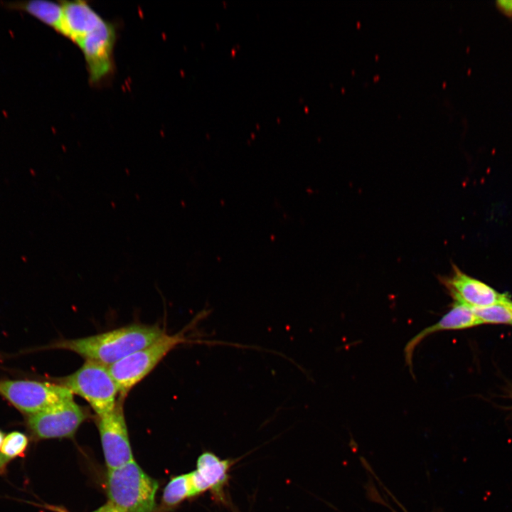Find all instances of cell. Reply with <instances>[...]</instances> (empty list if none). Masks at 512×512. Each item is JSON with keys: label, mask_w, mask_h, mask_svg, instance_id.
<instances>
[{"label": "cell", "mask_w": 512, "mask_h": 512, "mask_svg": "<svg viewBox=\"0 0 512 512\" xmlns=\"http://www.w3.org/2000/svg\"><path fill=\"white\" fill-rule=\"evenodd\" d=\"M93 512H123V511L120 508L117 507L115 505L112 503L111 502H109Z\"/></svg>", "instance_id": "18"}, {"label": "cell", "mask_w": 512, "mask_h": 512, "mask_svg": "<svg viewBox=\"0 0 512 512\" xmlns=\"http://www.w3.org/2000/svg\"><path fill=\"white\" fill-rule=\"evenodd\" d=\"M496 6L506 16L512 18V0H498Z\"/></svg>", "instance_id": "17"}, {"label": "cell", "mask_w": 512, "mask_h": 512, "mask_svg": "<svg viewBox=\"0 0 512 512\" xmlns=\"http://www.w3.org/2000/svg\"><path fill=\"white\" fill-rule=\"evenodd\" d=\"M87 417V410L73 398L26 417L25 426L35 441L69 438Z\"/></svg>", "instance_id": "6"}, {"label": "cell", "mask_w": 512, "mask_h": 512, "mask_svg": "<svg viewBox=\"0 0 512 512\" xmlns=\"http://www.w3.org/2000/svg\"><path fill=\"white\" fill-rule=\"evenodd\" d=\"M472 309L480 324H512V301L509 298L491 305Z\"/></svg>", "instance_id": "15"}, {"label": "cell", "mask_w": 512, "mask_h": 512, "mask_svg": "<svg viewBox=\"0 0 512 512\" xmlns=\"http://www.w3.org/2000/svg\"><path fill=\"white\" fill-rule=\"evenodd\" d=\"M480 323L472 308L459 303L454 302L452 308L437 323L430 326L412 337L404 348L405 360L412 370V356L416 346L429 335L447 330H461L471 328Z\"/></svg>", "instance_id": "11"}, {"label": "cell", "mask_w": 512, "mask_h": 512, "mask_svg": "<svg viewBox=\"0 0 512 512\" xmlns=\"http://www.w3.org/2000/svg\"><path fill=\"white\" fill-rule=\"evenodd\" d=\"M61 2L63 16L60 34L78 45L103 18L85 1Z\"/></svg>", "instance_id": "12"}, {"label": "cell", "mask_w": 512, "mask_h": 512, "mask_svg": "<svg viewBox=\"0 0 512 512\" xmlns=\"http://www.w3.org/2000/svg\"><path fill=\"white\" fill-rule=\"evenodd\" d=\"M165 331L159 325L132 324L82 338L63 339L45 347L74 352L110 366L149 345Z\"/></svg>", "instance_id": "1"}, {"label": "cell", "mask_w": 512, "mask_h": 512, "mask_svg": "<svg viewBox=\"0 0 512 512\" xmlns=\"http://www.w3.org/2000/svg\"><path fill=\"white\" fill-rule=\"evenodd\" d=\"M60 384L87 401L97 417L115 407L118 387L109 368L95 361L85 360L73 373L63 378Z\"/></svg>", "instance_id": "4"}, {"label": "cell", "mask_w": 512, "mask_h": 512, "mask_svg": "<svg viewBox=\"0 0 512 512\" xmlns=\"http://www.w3.org/2000/svg\"><path fill=\"white\" fill-rule=\"evenodd\" d=\"M122 400H118L112 412L97 417V427L108 469L118 468L134 460Z\"/></svg>", "instance_id": "7"}, {"label": "cell", "mask_w": 512, "mask_h": 512, "mask_svg": "<svg viewBox=\"0 0 512 512\" xmlns=\"http://www.w3.org/2000/svg\"><path fill=\"white\" fill-rule=\"evenodd\" d=\"M9 9L21 11L37 18L60 33L63 8L62 2L34 0L28 1L10 2L5 4Z\"/></svg>", "instance_id": "13"}, {"label": "cell", "mask_w": 512, "mask_h": 512, "mask_svg": "<svg viewBox=\"0 0 512 512\" xmlns=\"http://www.w3.org/2000/svg\"><path fill=\"white\" fill-rule=\"evenodd\" d=\"M114 42V28L102 19L77 45L84 55L92 82L101 81L112 70Z\"/></svg>", "instance_id": "8"}, {"label": "cell", "mask_w": 512, "mask_h": 512, "mask_svg": "<svg viewBox=\"0 0 512 512\" xmlns=\"http://www.w3.org/2000/svg\"><path fill=\"white\" fill-rule=\"evenodd\" d=\"M190 325L181 331L169 335L166 332L149 345L108 366L124 400L130 390L143 380L159 363L177 346L195 343L186 337Z\"/></svg>", "instance_id": "3"}, {"label": "cell", "mask_w": 512, "mask_h": 512, "mask_svg": "<svg viewBox=\"0 0 512 512\" xmlns=\"http://www.w3.org/2000/svg\"><path fill=\"white\" fill-rule=\"evenodd\" d=\"M440 281L455 302L471 308L491 305L508 298L457 267H454L452 274L440 278Z\"/></svg>", "instance_id": "10"}, {"label": "cell", "mask_w": 512, "mask_h": 512, "mask_svg": "<svg viewBox=\"0 0 512 512\" xmlns=\"http://www.w3.org/2000/svg\"></svg>", "instance_id": "21"}, {"label": "cell", "mask_w": 512, "mask_h": 512, "mask_svg": "<svg viewBox=\"0 0 512 512\" xmlns=\"http://www.w3.org/2000/svg\"><path fill=\"white\" fill-rule=\"evenodd\" d=\"M234 462L222 459L211 452H203L198 458L196 469L188 474L191 496L210 491L215 501L225 502L224 489Z\"/></svg>", "instance_id": "9"}, {"label": "cell", "mask_w": 512, "mask_h": 512, "mask_svg": "<svg viewBox=\"0 0 512 512\" xmlns=\"http://www.w3.org/2000/svg\"><path fill=\"white\" fill-rule=\"evenodd\" d=\"M158 482L133 460L108 469L107 491L110 502L123 512H153Z\"/></svg>", "instance_id": "2"}, {"label": "cell", "mask_w": 512, "mask_h": 512, "mask_svg": "<svg viewBox=\"0 0 512 512\" xmlns=\"http://www.w3.org/2000/svg\"><path fill=\"white\" fill-rule=\"evenodd\" d=\"M191 496L188 474H184L172 478L166 486L162 501L166 506L173 507Z\"/></svg>", "instance_id": "16"}, {"label": "cell", "mask_w": 512, "mask_h": 512, "mask_svg": "<svg viewBox=\"0 0 512 512\" xmlns=\"http://www.w3.org/2000/svg\"><path fill=\"white\" fill-rule=\"evenodd\" d=\"M0 396L25 417L73 398V394L60 384L8 379H0Z\"/></svg>", "instance_id": "5"}, {"label": "cell", "mask_w": 512, "mask_h": 512, "mask_svg": "<svg viewBox=\"0 0 512 512\" xmlns=\"http://www.w3.org/2000/svg\"><path fill=\"white\" fill-rule=\"evenodd\" d=\"M29 445L30 437L23 432L12 431L5 435L0 449V476L6 474L11 462L26 455Z\"/></svg>", "instance_id": "14"}, {"label": "cell", "mask_w": 512, "mask_h": 512, "mask_svg": "<svg viewBox=\"0 0 512 512\" xmlns=\"http://www.w3.org/2000/svg\"><path fill=\"white\" fill-rule=\"evenodd\" d=\"M44 506H45V508H46L50 511H53V512H68L65 508L60 507V506H51V505L46 504Z\"/></svg>", "instance_id": "19"}, {"label": "cell", "mask_w": 512, "mask_h": 512, "mask_svg": "<svg viewBox=\"0 0 512 512\" xmlns=\"http://www.w3.org/2000/svg\"><path fill=\"white\" fill-rule=\"evenodd\" d=\"M4 437H5V434H4V432L0 429V449H1V444L3 443Z\"/></svg>", "instance_id": "20"}]
</instances>
